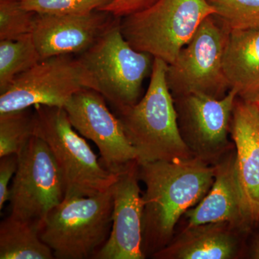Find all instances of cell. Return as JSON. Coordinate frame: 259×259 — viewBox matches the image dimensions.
Masks as SVG:
<instances>
[{
	"label": "cell",
	"instance_id": "cell-1",
	"mask_svg": "<svg viewBox=\"0 0 259 259\" xmlns=\"http://www.w3.org/2000/svg\"><path fill=\"white\" fill-rule=\"evenodd\" d=\"M214 171V166L196 156L140 163L139 180L146 185L143 195L146 256L169 243L182 214L198 204L210 190Z\"/></svg>",
	"mask_w": 259,
	"mask_h": 259
},
{
	"label": "cell",
	"instance_id": "cell-2",
	"mask_svg": "<svg viewBox=\"0 0 259 259\" xmlns=\"http://www.w3.org/2000/svg\"><path fill=\"white\" fill-rule=\"evenodd\" d=\"M168 65L154 58L146 95L132 106L117 110L139 164L194 156L179 127L173 95L167 82Z\"/></svg>",
	"mask_w": 259,
	"mask_h": 259
},
{
	"label": "cell",
	"instance_id": "cell-3",
	"mask_svg": "<svg viewBox=\"0 0 259 259\" xmlns=\"http://www.w3.org/2000/svg\"><path fill=\"white\" fill-rule=\"evenodd\" d=\"M33 120L34 136L47 143L62 175L64 198L90 197L111 188L117 175L102 166L64 107L35 105Z\"/></svg>",
	"mask_w": 259,
	"mask_h": 259
},
{
	"label": "cell",
	"instance_id": "cell-4",
	"mask_svg": "<svg viewBox=\"0 0 259 259\" xmlns=\"http://www.w3.org/2000/svg\"><path fill=\"white\" fill-rule=\"evenodd\" d=\"M214 14L207 0H156L145 9L120 18V27L134 49L170 65L204 19Z\"/></svg>",
	"mask_w": 259,
	"mask_h": 259
},
{
	"label": "cell",
	"instance_id": "cell-5",
	"mask_svg": "<svg viewBox=\"0 0 259 259\" xmlns=\"http://www.w3.org/2000/svg\"><path fill=\"white\" fill-rule=\"evenodd\" d=\"M112 206V187L97 195L64 198L44 219L41 239L55 258H94L110 236Z\"/></svg>",
	"mask_w": 259,
	"mask_h": 259
},
{
	"label": "cell",
	"instance_id": "cell-6",
	"mask_svg": "<svg viewBox=\"0 0 259 259\" xmlns=\"http://www.w3.org/2000/svg\"><path fill=\"white\" fill-rule=\"evenodd\" d=\"M120 18L95 44L79 55L96 81L97 92L117 110L139 102L154 57L134 49L122 35Z\"/></svg>",
	"mask_w": 259,
	"mask_h": 259
},
{
	"label": "cell",
	"instance_id": "cell-7",
	"mask_svg": "<svg viewBox=\"0 0 259 259\" xmlns=\"http://www.w3.org/2000/svg\"><path fill=\"white\" fill-rule=\"evenodd\" d=\"M214 18L204 19L175 62L168 65L167 82L173 96L202 94L221 99L230 88L223 67L229 29Z\"/></svg>",
	"mask_w": 259,
	"mask_h": 259
},
{
	"label": "cell",
	"instance_id": "cell-8",
	"mask_svg": "<svg viewBox=\"0 0 259 259\" xmlns=\"http://www.w3.org/2000/svg\"><path fill=\"white\" fill-rule=\"evenodd\" d=\"M83 89L97 91V84L79 56L42 59L0 94V114L35 105L64 107L73 95Z\"/></svg>",
	"mask_w": 259,
	"mask_h": 259
},
{
	"label": "cell",
	"instance_id": "cell-9",
	"mask_svg": "<svg viewBox=\"0 0 259 259\" xmlns=\"http://www.w3.org/2000/svg\"><path fill=\"white\" fill-rule=\"evenodd\" d=\"M10 189L11 214L44 221L65 197L62 175L47 143L32 136L18 153V166Z\"/></svg>",
	"mask_w": 259,
	"mask_h": 259
},
{
	"label": "cell",
	"instance_id": "cell-10",
	"mask_svg": "<svg viewBox=\"0 0 259 259\" xmlns=\"http://www.w3.org/2000/svg\"><path fill=\"white\" fill-rule=\"evenodd\" d=\"M64 108L74 128L96 144L100 163L107 171L118 175L138 162L137 153L120 120L109 110L101 94L83 89L73 95Z\"/></svg>",
	"mask_w": 259,
	"mask_h": 259
},
{
	"label": "cell",
	"instance_id": "cell-11",
	"mask_svg": "<svg viewBox=\"0 0 259 259\" xmlns=\"http://www.w3.org/2000/svg\"><path fill=\"white\" fill-rule=\"evenodd\" d=\"M139 163L117 175L112 187V226L95 259H144V201L139 182Z\"/></svg>",
	"mask_w": 259,
	"mask_h": 259
},
{
	"label": "cell",
	"instance_id": "cell-12",
	"mask_svg": "<svg viewBox=\"0 0 259 259\" xmlns=\"http://www.w3.org/2000/svg\"><path fill=\"white\" fill-rule=\"evenodd\" d=\"M103 10L87 14L35 13L32 37L42 59L83 54L119 20Z\"/></svg>",
	"mask_w": 259,
	"mask_h": 259
},
{
	"label": "cell",
	"instance_id": "cell-13",
	"mask_svg": "<svg viewBox=\"0 0 259 259\" xmlns=\"http://www.w3.org/2000/svg\"><path fill=\"white\" fill-rule=\"evenodd\" d=\"M236 90L221 99L193 94L180 98L185 125L186 144L196 157L208 163L228 151V133L234 109Z\"/></svg>",
	"mask_w": 259,
	"mask_h": 259
},
{
	"label": "cell",
	"instance_id": "cell-14",
	"mask_svg": "<svg viewBox=\"0 0 259 259\" xmlns=\"http://www.w3.org/2000/svg\"><path fill=\"white\" fill-rule=\"evenodd\" d=\"M245 224L259 223V102H236L231 119Z\"/></svg>",
	"mask_w": 259,
	"mask_h": 259
},
{
	"label": "cell",
	"instance_id": "cell-15",
	"mask_svg": "<svg viewBox=\"0 0 259 259\" xmlns=\"http://www.w3.org/2000/svg\"><path fill=\"white\" fill-rule=\"evenodd\" d=\"M214 178L210 190L200 202L185 213L187 228L228 223L245 224L243 202L236 169V153L214 166Z\"/></svg>",
	"mask_w": 259,
	"mask_h": 259
},
{
	"label": "cell",
	"instance_id": "cell-16",
	"mask_svg": "<svg viewBox=\"0 0 259 259\" xmlns=\"http://www.w3.org/2000/svg\"><path fill=\"white\" fill-rule=\"evenodd\" d=\"M229 84L243 100L259 96V28L229 30L223 59Z\"/></svg>",
	"mask_w": 259,
	"mask_h": 259
},
{
	"label": "cell",
	"instance_id": "cell-17",
	"mask_svg": "<svg viewBox=\"0 0 259 259\" xmlns=\"http://www.w3.org/2000/svg\"><path fill=\"white\" fill-rule=\"evenodd\" d=\"M228 223L187 228L177 241L156 252L159 259H230L238 251V241Z\"/></svg>",
	"mask_w": 259,
	"mask_h": 259
},
{
	"label": "cell",
	"instance_id": "cell-18",
	"mask_svg": "<svg viewBox=\"0 0 259 259\" xmlns=\"http://www.w3.org/2000/svg\"><path fill=\"white\" fill-rule=\"evenodd\" d=\"M42 222L12 214L3 220L0 223V258H55L40 237Z\"/></svg>",
	"mask_w": 259,
	"mask_h": 259
},
{
	"label": "cell",
	"instance_id": "cell-19",
	"mask_svg": "<svg viewBox=\"0 0 259 259\" xmlns=\"http://www.w3.org/2000/svg\"><path fill=\"white\" fill-rule=\"evenodd\" d=\"M41 60L32 34L15 40H0V94Z\"/></svg>",
	"mask_w": 259,
	"mask_h": 259
},
{
	"label": "cell",
	"instance_id": "cell-20",
	"mask_svg": "<svg viewBox=\"0 0 259 259\" xmlns=\"http://www.w3.org/2000/svg\"><path fill=\"white\" fill-rule=\"evenodd\" d=\"M34 136L33 110L0 114V157L18 154Z\"/></svg>",
	"mask_w": 259,
	"mask_h": 259
},
{
	"label": "cell",
	"instance_id": "cell-21",
	"mask_svg": "<svg viewBox=\"0 0 259 259\" xmlns=\"http://www.w3.org/2000/svg\"><path fill=\"white\" fill-rule=\"evenodd\" d=\"M229 30L259 28V0H207Z\"/></svg>",
	"mask_w": 259,
	"mask_h": 259
},
{
	"label": "cell",
	"instance_id": "cell-22",
	"mask_svg": "<svg viewBox=\"0 0 259 259\" xmlns=\"http://www.w3.org/2000/svg\"><path fill=\"white\" fill-rule=\"evenodd\" d=\"M35 15L20 0H0V40L31 35Z\"/></svg>",
	"mask_w": 259,
	"mask_h": 259
},
{
	"label": "cell",
	"instance_id": "cell-23",
	"mask_svg": "<svg viewBox=\"0 0 259 259\" xmlns=\"http://www.w3.org/2000/svg\"><path fill=\"white\" fill-rule=\"evenodd\" d=\"M115 0H22L24 8L36 13L87 14L110 5Z\"/></svg>",
	"mask_w": 259,
	"mask_h": 259
},
{
	"label": "cell",
	"instance_id": "cell-24",
	"mask_svg": "<svg viewBox=\"0 0 259 259\" xmlns=\"http://www.w3.org/2000/svg\"><path fill=\"white\" fill-rule=\"evenodd\" d=\"M18 166V154L0 157V209L10 200V182L14 177Z\"/></svg>",
	"mask_w": 259,
	"mask_h": 259
},
{
	"label": "cell",
	"instance_id": "cell-25",
	"mask_svg": "<svg viewBox=\"0 0 259 259\" xmlns=\"http://www.w3.org/2000/svg\"><path fill=\"white\" fill-rule=\"evenodd\" d=\"M156 0H115L101 10L107 11L118 18L132 14L148 8Z\"/></svg>",
	"mask_w": 259,
	"mask_h": 259
},
{
	"label": "cell",
	"instance_id": "cell-26",
	"mask_svg": "<svg viewBox=\"0 0 259 259\" xmlns=\"http://www.w3.org/2000/svg\"><path fill=\"white\" fill-rule=\"evenodd\" d=\"M254 256L255 258L259 259V241L258 244L256 245L255 248Z\"/></svg>",
	"mask_w": 259,
	"mask_h": 259
},
{
	"label": "cell",
	"instance_id": "cell-27",
	"mask_svg": "<svg viewBox=\"0 0 259 259\" xmlns=\"http://www.w3.org/2000/svg\"><path fill=\"white\" fill-rule=\"evenodd\" d=\"M258 100V101L259 102V96L258 97V98H257L256 100Z\"/></svg>",
	"mask_w": 259,
	"mask_h": 259
},
{
	"label": "cell",
	"instance_id": "cell-28",
	"mask_svg": "<svg viewBox=\"0 0 259 259\" xmlns=\"http://www.w3.org/2000/svg\"><path fill=\"white\" fill-rule=\"evenodd\" d=\"M20 1H22V0H20Z\"/></svg>",
	"mask_w": 259,
	"mask_h": 259
}]
</instances>
